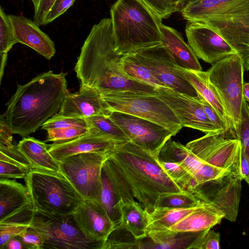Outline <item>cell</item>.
<instances>
[{
	"mask_svg": "<svg viewBox=\"0 0 249 249\" xmlns=\"http://www.w3.org/2000/svg\"><path fill=\"white\" fill-rule=\"evenodd\" d=\"M18 43L15 38L13 26L9 18L4 11L0 8V81L4 73V67L7 59L8 52L13 45Z\"/></svg>",
	"mask_w": 249,
	"mask_h": 249,
	"instance_id": "d6a6232c",
	"label": "cell"
},
{
	"mask_svg": "<svg viewBox=\"0 0 249 249\" xmlns=\"http://www.w3.org/2000/svg\"><path fill=\"white\" fill-rule=\"evenodd\" d=\"M235 135L236 138L240 142L241 150L249 160V105L245 99L243 101ZM247 183L249 185V181Z\"/></svg>",
	"mask_w": 249,
	"mask_h": 249,
	"instance_id": "8d00e7d4",
	"label": "cell"
},
{
	"mask_svg": "<svg viewBox=\"0 0 249 249\" xmlns=\"http://www.w3.org/2000/svg\"><path fill=\"white\" fill-rule=\"evenodd\" d=\"M115 48L112 21L102 19L94 24L82 47L74 71L81 85L98 90L102 95L132 91L157 93L156 88L127 77Z\"/></svg>",
	"mask_w": 249,
	"mask_h": 249,
	"instance_id": "6da1fadb",
	"label": "cell"
},
{
	"mask_svg": "<svg viewBox=\"0 0 249 249\" xmlns=\"http://www.w3.org/2000/svg\"><path fill=\"white\" fill-rule=\"evenodd\" d=\"M185 33L188 44L197 58L207 63L213 65L237 53L217 33L202 23L188 21Z\"/></svg>",
	"mask_w": 249,
	"mask_h": 249,
	"instance_id": "2e32d148",
	"label": "cell"
},
{
	"mask_svg": "<svg viewBox=\"0 0 249 249\" xmlns=\"http://www.w3.org/2000/svg\"><path fill=\"white\" fill-rule=\"evenodd\" d=\"M30 225L19 224H0V249L11 239L19 235Z\"/></svg>",
	"mask_w": 249,
	"mask_h": 249,
	"instance_id": "7bdbcfd3",
	"label": "cell"
},
{
	"mask_svg": "<svg viewBox=\"0 0 249 249\" xmlns=\"http://www.w3.org/2000/svg\"><path fill=\"white\" fill-rule=\"evenodd\" d=\"M158 161L160 166L166 173L183 188L190 191L194 187V182L192 176L181 164L163 161L159 158Z\"/></svg>",
	"mask_w": 249,
	"mask_h": 249,
	"instance_id": "d590c367",
	"label": "cell"
},
{
	"mask_svg": "<svg viewBox=\"0 0 249 249\" xmlns=\"http://www.w3.org/2000/svg\"><path fill=\"white\" fill-rule=\"evenodd\" d=\"M24 179L35 211L71 214L84 200L61 172L31 168Z\"/></svg>",
	"mask_w": 249,
	"mask_h": 249,
	"instance_id": "52a82bcc",
	"label": "cell"
},
{
	"mask_svg": "<svg viewBox=\"0 0 249 249\" xmlns=\"http://www.w3.org/2000/svg\"><path fill=\"white\" fill-rule=\"evenodd\" d=\"M100 202L116 227L119 226L120 223L121 214L118 201L109 180L102 169L101 171Z\"/></svg>",
	"mask_w": 249,
	"mask_h": 249,
	"instance_id": "836d02e7",
	"label": "cell"
},
{
	"mask_svg": "<svg viewBox=\"0 0 249 249\" xmlns=\"http://www.w3.org/2000/svg\"><path fill=\"white\" fill-rule=\"evenodd\" d=\"M102 169L109 180L118 205L120 202L128 203L135 200L126 180L108 157L104 161Z\"/></svg>",
	"mask_w": 249,
	"mask_h": 249,
	"instance_id": "1f68e13d",
	"label": "cell"
},
{
	"mask_svg": "<svg viewBox=\"0 0 249 249\" xmlns=\"http://www.w3.org/2000/svg\"><path fill=\"white\" fill-rule=\"evenodd\" d=\"M200 205L189 208H175L169 207H156L150 213H146L147 218V232L152 231L168 229L187 215L201 206Z\"/></svg>",
	"mask_w": 249,
	"mask_h": 249,
	"instance_id": "f1b7e54d",
	"label": "cell"
},
{
	"mask_svg": "<svg viewBox=\"0 0 249 249\" xmlns=\"http://www.w3.org/2000/svg\"><path fill=\"white\" fill-rule=\"evenodd\" d=\"M160 19L176 12L175 0H140Z\"/></svg>",
	"mask_w": 249,
	"mask_h": 249,
	"instance_id": "b9f144b4",
	"label": "cell"
},
{
	"mask_svg": "<svg viewBox=\"0 0 249 249\" xmlns=\"http://www.w3.org/2000/svg\"><path fill=\"white\" fill-rule=\"evenodd\" d=\"M159 158L181 164L191 174L193 179L202 165V161L186 145L170 140L161 148Z\"/></svg>",
	"mask_w": 249,
	"mask_h": 249,
	"instance_id": "83f0119b",
	"label": "cell"
},
{
	"mask_svg": "<svg viewBox=\"0 0 249 249\" xmlns=\"http://www.w3.org/2000/svg\"><path fill=\"white\" fill-rule=\"evenodd\" d=\"M30 227L42 238L43 249H101L102 245L85 237L72 214H55L35 211Z\"/></svg>",
	"mask_w": 249,
	"mask_h": 249,
	"instance_id": "30bf717a",
	"label": "cell"
},
{
	"mask_svg": "<svg viewBox=\"0 0 249 249\" xmlns=\"http://www.w3.org/2000/svg\"><path fill=\"white\" fill-rule=\"evenodd\" d=\"M157 93L118 91L103 95L112 111L128 113L155 122L176 135L182 128L171 109Z\"/></svg>",
	"mask_w": 249,
	"mask_h": 249,
	"instance_id": "ba28073f",
	"label": "cell"
},
{
	"mask_svg": "<svg viewBox=\"0 0 249 249\" xmlns=\"http://www.w3.org/2000/svg\"><path fill=\"white\" fill-rule=\"evenodd\" d=\"M176 12H180L190 4L197 0H175Z\"/></svg>",
	"mask_w": 249,
	"mask_h": 249,
	"instance_id": "f5cc1de1",
	"label": "cell"
},
{
	"mask_svg": "<svg viewBox=\"0 0 249 249\" xmlns=\"http://www.w3.org/2000/svg\"><path fill=\"white\" fill-rule=\"evenodd\" d=\"M9 16L18 43L31 48L48 60L54 55L53 41L34 20L21 15Z\"/></svg>",
	"mask_w": 249,
	"mask_h": 249,
	"instance_id": "d6986e66",
	"label": "cell"
},
{
	"mask_svg": "<svg viewBox=\"0 0 249 249\" xmlns=\"http://www.w3.org/2000/svg\"><path fill=\"white\" fill-rule=\"evenodd\" d=\"M121 67L124 74L129 79L156 88L166 87L134 52L122 56L121 58Z\"/></svg>",
	"mask_w": 249,
	"mask_h": 249,
	"instance_id": "f546056e",
	"label": "cell"
},
{
	"mask_svg": "<svg viewBox=\"0 0 249 249\" xmlns=\"http://www.w3.org/2000/svg\"><path fill=\"white\" fill-rule=\"evenodd\" d=\"M12 131L4 116L0 117V145L9 146L13 144Z\"/></svg>",
	"mask_w": 249,
	"mask_h": 249,
	"instance_id": "681fc988",
	"label": "cell"
},
{
	"mask_svg": "<svg viewBox=\"0 0 249 249\" xmlns=\"http://www.w3.org/2000/svg\"><path fill=\"white\" fill-rule=\"evenodd\" d=\"M121 220L119 227L130 233L136 239L147 236V218L145 211L136 200L119 204Z\"/></svg>",
	"mask_w": 249,
	"mask_h": 249,
	"instance_id": "4316f807",
	"label": "cell"
},
{
	"mask_svg": "<svg viewBox=\"0 0 249 249\" xmlns=\"http://www.w3.org/2000/svg\"><path fill=\"white\" fill-rule=\"evenodd\" d=\"M107 154L126 180L134 198L146 213L155 208L160 195L186 190L160 166L159 157L131 141L117 144Z\"/></svg>",
	"mask_w": 249,
	"mask_h": 249,
	"instance_id": "3957f363",
	"label": "cell"
},
{
	"mask_svg": "<svg viewBox=\"0 0 249 249\" xmlns=\"http://www.w3.org/2000/svg\"><path fill=\"white\" fill-rule=\"evenodd\" d=\"M162 43L167 49L179 67L202 71L197 57L190 45L175 29L161 23Z\"/></svg>",
	"mask_w": 249,
	"mask_h": 249,
	"instance_id": "7402d4cb",
	"label": "cell"
},
{
	"mask_svg": "<svg viewBox=\"0 0 249 249\" xmlns=\"http://www.w3.org/2000/svg\"><path fill=\"white\" fill-rule=\"evenodd\" d=\"M243 96L244 99L247 102H249V82L244 83Z\"/></svg>",
	"mask_w": 249,
	"mask_h": 249,
	"instance_id": "db71d44e",
	"label": "cell"
},
{
	"mask_svg": "<svg viewBox=\"0 0 249 249\" xmlns=\"http://www.w3.org/2000/svg\"><path fill=\"white\" fill-rule=\"evenodd\" d=\"M0 160L6 161L31 169L32 165L18 150L17 145H0Z\"/></svg>",
	"mask_w": 249,
	"mask_h": 249,
	"instance_id": "ab89813d",
	"label": "cell"
},
{
	"mask_svg": "<svg viewBox=\"0 0 249 249\" xmlns=\"http://www.w3.org/2000/svg\"><path fill=\"white\" fill-rule=\"evenodd\" d=\"M75 1V0H55L45 19L44 25L51 23L63 15Z\"/></svg>",
	"mask_w": 249,
	"mask_h": 249,
	"instance_id": "c3c4849f",
	"label": "cell"
},
{
	"mask_svg": "<svg viewBox=\"0 0 249 249\" xmlns=\"http://www.w3.org/2000/svg\"><path fill=\"white\" fill-rule=\"evenodd\" d=\"M186 146L202 162L195 178L197 184L229 173L242 175L240 142L230 134L219 131L209 132Z\"/></svg>",
	"mask_w": 249,
	"mask_h": 249,
	"instance_id": "8992f818",
	"label": "cell"
},
{
	"mask_svg": "<svg viewBox=\"0 0 249 249\" xmlns=\"http://www.w3.org/2000/svg\"><path fill=\"white\" fill-rule=\"evenodd\" d=\"M66 75L50 71L18 85L3 114L14 134L26 137L60 113L69 92Z\"/></svg>",
	"mask_w": 249,
	"mask_h": 249,
	"instance_id": "7a4b0ae2",
	"label": "cell"
},
{
	"mask_svg": "<svg viewBox=\"0 0 249 249\" xmlns=\"http://www.w3.org/2000/svg\"><path fill=\"white\" fill-rule=\"evenodd\" d=\"M71 127L88 128L85 118H72L56 115L48 121L41 128L47 131L53 129Z\"/></svg>",
	"mask_w": 249,
	"mask_h": 249,
	"instance_id": "60d3db41",
	"label": "cell"
},
{
	"mask_svg": "<svg viewBox=\"0 0 249 249\" xmlns=\"http://www.w3.org/2000/svg\"><path fill=\"white\" fill-rule=\"evenodd\" d=\"M178 70L194 86L197 93L212 106L230 124L235 137L232 124L222 101L216 89L210 82L207 71L184 69L178 66Z\"/></svg>",
	"mask_w": 249,
	"mask_h": 249,
	"instance_id": "484cf974",
	"label": "cell"
},
{
	"mask_svg": "<svg viewBox=\"0 0 249 249\" xmlns=\"http://www.w3.org/2000/svg\"><path fill=\"white\" fill-rule=\"evenodd\" d=\"M156 90L158 97L171 109L183 127L197 129L205 134L218 131L195 97L166 87L157 88Z\"/></svg>",
	"mask_w": 249,
	"mask_h": 249,
	"instance_id": "9a60e30c",
	"label": "cell"
},
{
	"mask_svg": "<svg viewBox=\"0 0 249 249\" xmlns=\"http://www.w3.org/2000/svg\"><path fill=\"white\" fill-rule=\"evenodd\" d=\"M198 96L195 97V98L201 105L210 121L218 131L228 133L233 137L229 123L221 116L212 106L207 102L198 93Z\"/></svg>",
	"mask_w": 249,
	"mask_h": 249,
	"instance_id": "f35d334b",
	"label": "cell"
},
{
	"mask_svg": "<svg viewBox=\"0 0 249 249\" xmlns=\"http://www.w3.org/2000/svg\"><path fill=\"white\" fill-rule=\"evenodd\" d=\"M180 13L188 21L202 23L217 33L249 70V0H197Z\"/></svg>",
	"mask_w": 249,
	"mask_h": 249,
	"instance_id": "277c9868",
	"label": "cell"
},
{
	"mask_svg": "<svg viewBox=\"0 0 249 249\" xmlns=\"http://www.w3.org/2000/svg\"><path fill=\"white\" fill-rule=\"evenodd\" d=\"M243 179L241 174L229 173L196 185L190 191L201 201L222 211L224 218L235 222L238 214Z\"/></svg>",
	"mask_w": 249,
	"mask_h": 249,
	"instance_id": "7c38bea8",
	"label": "cell"
},
{
	"mask_svg": "<svg viewBox=\"0 0 249 249\" xmlns=\"http://www.w3.org/2000/svg\"><path fill=\"white\" fill-rule=\"evenodd\" d=\"M47 138L45 142H52L54 143L67 142L89 133V128L71 127L56 128L47 131Z\"/></svg>",
	"mask_w": 249,
	"mask_h": 249,
	"instance_id": "74e56055",
	"label": "cell"
},
{
	"mask_svg": "<svg viewBox=\"0 0 249 249\" xmlns=\"http://www.w3.org/2000/svg\"><path fill=\"white\" fill-rule=\"evenodd\" d=\"M25 249H43V241L40 235L29 227L18 236Z\"/></svg>",
	"mask_w": 249,
	"mask_h": 249,
	"instance_id": "7dc6e473",
	"label": "cell"
},
{
	"mask_svg": "<svg viewBox=\"0 0 249 249\" xmlns=\"http://www.w3.org/2000/svg\"><path fill=\"white\" fill-rule=\"evenodd\" d=\"M110 15L120 55L162 43L161 19L140 0H117L110 8Z\"/></svg>",
	"mask_w": 249,
	"mask_h": 249,
	"instance_id": "5b68a950",
	"label": "cell"
},
{
	"mask_svg": "<svg viewBox=\"0 0 249 249\" xmlns=\"http://www.w3.org/2000/svg\"><path fill=\"white\" fill-rule=\"evenodd\" d=\"M220 241V234L210 229L195 243L191 249H219Z\"/></svg>",
	"mask_w": 249,
	"mask_h": 249,
	"instance_id": "ee69618b",
	"label": "cell"
},
{
	"mask_svg": "<svg viewBox=\"0 0 249 249\" xmlns=\"http://www.w3.org/2000/svg\"><path fill=\"white\" fill-rule=\"evenodd\" d=\"M112 111L98 90L86 85H81L78 92L74 93L68 92L61 110L57 115L86 118L97 115L109 116Z\"/></svg>",
	"mask_w": 249,
	"mask_h": 249,
	"instance_id": "ac0fdd59",
	"label": "cell"
},
{
	"mask_svg": "<svg viewBox=\"0 0 249 249\" xmlns=\"http://www.w3.org/2000/svg\"><path fill=\"white\" fill-rule=\"evenodd\" d=\"M89 134L106 138L118 142L131 141L121 127L108 116L97 115L85 118Z\"/></svg>",
	"mask_w": 249,
	"mask_h": 249,
	"instance_id": "4dcf8cb0",
	"label": "cell"
},
{
	"mask_svg": "<svg viewBox=\"0 0 249 249\" xmlns=\"http://www.w3.org/2000/svg\"><path fill=\"white\" fill-rule=\"evenodd\" d=\"M202 202L193 193L186 190L181 192L160 195L157 201L156 207L189 208L198 206Z\"/></svg>",
	"mask_w": 249,
	"mask_h": 249,
	"instance_id": "e575fe53",
	"label": "cell"
},
{
	"mask_svg": "<svg viewBox=\"0 0 249 249\" xmlns=\"http://www.w3.org/2000/svg\"><path fill=\"white\" fill-rule=\"evenodd\" d=\"M22 249L25 247L21 239L18 236L10 240L5 245L4 249Z\"/></svg>",
	"mask_w": 249,
	"mask_h": 249,
	"instance_id": "816d5d0a",
	"label": "cell"
},
{
	"mask_svg": "<svg viewBox=\"0 0 249 249\" xmlns=\"http://www.w3.org/2000/svg\"><path fill=\"white\" fill-rule=\"evenodd\" d=\"M50 144L33 137H24L17 144L18 150L28 160L32 168L58 173L60 172L58 161L49 151Z\"/></svg>",
	"mask_w": 249,
	"mask_h": 249,
	"instance_id": "d4e9b609",
	"label": "cell"
},
{
	"mask_svg": "<svg viewBox=\"0 0 249 249\" xmlns=\"http://www.w3.org/2000/svg\"><path fill=\"white\" fill-rule=\"evenodd\" d=\"M109 117L121 127L131 142L157 157H159L165 143L173 136L168 129L137 116L113 111Z\"/></svg>",
	"mask_w": 249,
	"mask_h": 249,
	"instance_id": "5bb4252c",
	"label": "cell"
},
{
	"mask_svg": "<svg viewBox=\"0 0 249 249\" xmlns=\"http://www.w3.org/2000/svg\"><path fill=\"white\" fill-rule=\"evenodd\" d=\"M30 169L0 160V178H24Z\"/></svg>",
	"mask_w": 249,
	"mask_h": 249,
	"instance_id": "f6af8a7d",
	"label": "cell"
},
{
	"mask_svg": "<svg viewBox=\"0 0 249 249\" xmlns=\"http://www.w3.org/2000/svg\"><path fill=\"white\" fill-rule=\"evenodd\" d=\"M33 4V20L38 26L44 25L45 19L55 0H30Z\"/></svg>",
	"mask_w": 249,
	"mask_h": 249,
	"instance_id": "bcb514c9",
	"label": "cell"
},
{
	"mask_svg": "<svg viewBox=\"0 0 249 249\" xmlns=\"http://www.w3.org/2000/svg\"><path fill=\"white\" fill-rule=\"evenodd\" d=\"M240 168L243 179L248 183L249 181V160L242 150L241 152Z\"/></svg>",
	"mask_w": 249,
	"mask_h": 249,
	"instance_id": "f907efd6",
	"label": "cell"
},
{
	"mask_svg": "<svg viewBox=\"0 0 249 249\" xmlns=\"http://www.w3.org/2000/svg\"><path fill=\"white\" fill-rule=\"evenodd\" d=\"M134 53L166 87L191 97L198 96L194 86L178 70L174 59L162 44Z\"/></svg>",
	"mask_w": 249,
	"mask_h": 249,
	"instance_id": "4fadbf2b",
	"label": "cell"
},
{
	"mask_svg": "<svg viewBox=\"0 0 249 249\" xmlns=\"http://www.w3.org/2000/svg\"><path fill=\"white\" fill-rule=\"evenodd\" d=\"M207 230L198 232H178L169 229L149 231L147 237L142 240L141 249H191Z\"/></svg>",
	"mask_w": 249,
	"mask_h": 249,
	"instance_id": "44dd1931",
	"label": "cell"
},
{
	"mask_svg": "<svg viewBox=\"0 0 249 249\" xmlns=\"http://www.w3.org/2000/svg\"><path fill=\"white\" fill-rule=\"evenodd\" d=\"M107 154L81 153L58 161L60 172L69 179L84 199L100 202L101 171Z\"/></svg>",
	"mask_w": 249,
	"mask_h": 249,
	"instance_id": "8fae6325",
	"label": "cell"
},
{
	"mask_svg": "<svg viewBox=\"0 0 249 249\" xmlns=\"http://www.w3.org/2000/svg\"><path fill=\"white\" fill-rule=\"evenodd\" d=\"M123 143L89 134L72 141L50 144L49 151L57 161L72 155L89 152L107 153L117 144Z\"/></svg>",
	"mask_w": 249,
	"mask_h": 249,
	"instance_id": "ffe728a7",
	"label": "cell"
},
{
	"mask_svg": "<svg viewBox=\"0 0 249 249\" xmlns=\"http://www.w3.org/2000/svg\"><path fill=\"white\" fill-rule=\"evenodd\" d=\"M244 70L241 58L235 53L213 64L207 71L210 82L221 98L230 118L235 135L244 99Z\"/></svg>",
	"mask_w": 249,
	"mask_h": 249,
	"instance_id": "9c48e42d",
	"label": "cell"
},
{
	"mask_svg": "<svg viewBox=\"0 0 249 249\" xmlns=\"http://www.w3.org/2000/svg\"><path fill=\"white\" fill-rule=\"evenodd\" d=\"M32 204L26 186L0 178V221Z\"/></svg>",
	"mask_w": 249,
	"mask_h": 249,
	"instance_id": "cb8c5ba5",
	"label": "cell"
},
{
	"mask_svg": "<svg viewBox=\"0 0 249 249\" xmlns=\"http://www.w3.org/2000/svg\"><path fill=\"white\" fill-rule=\"evenodd\" d=\"M224 213L205 202L168 229L178 232H198L211 229L224 218Z\"/></svg>",
	"mask_w": 249,
	"mask_h": 249,
	"instance_id": "603a6c76",
	"label": "cell"
},
{
	"mask_svg": "<svg viewBox=\"0 0 249 249\" xmlns=\"http://www.w3.org/2000/svg\"><path fill=\"white\" fill-rule=\"evenodd\" d=\"M72 214L85 237L102 245L116 227L100 201L84 199Z\"/></svg>",
	"mask_w": 249,
	"mask_h": 249,
	"instance_id": "e0dca14e",
	"label": "cell"
}]
</instances>
